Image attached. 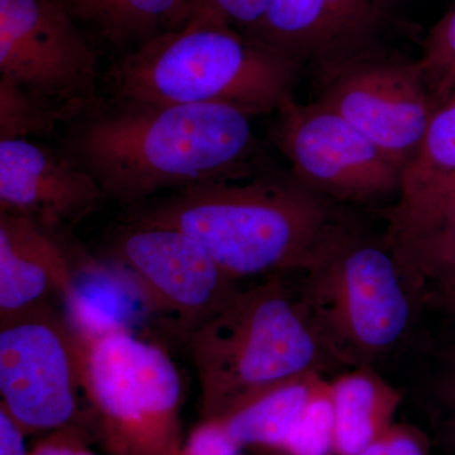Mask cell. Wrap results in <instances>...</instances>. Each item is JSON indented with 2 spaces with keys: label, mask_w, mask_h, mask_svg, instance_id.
Here are the masks:
<instances>
[{
  "label": "cell",
  "mask_w": 455,
  "mask_h": 455,
  "mask_svg": "<svg viewBox=\"0 0 455 455\" xmlns=\"http://www.w3.org/2000/svg\"><path fill=\"white\" fill-rule=\"evenodd\" d=\"M75 455H97V453H94V451L89 448L88 438H85L80 443L79 447H77L76 451H75Z\"/></svg>",
  "instance_id": "cell-29"
},
{
  "label": "cell",
  "mask_w": 455,
  "mask_h": 455,
  "mask_svg": "<svg viewBox=\"0 0 455 455\" xmlns=\"http://www.w3.org/2000/svg\"><path fill=\"white\" fill-rule=\"evenodd\" d=\"M106 199L97 180L68 155L27 139L0 140V212L44 228L75 227Z\"/></svg>",
  "instance_id": "cell-14"
},
{
  "label": "cell",
  "mask_w": 455,
  "mask_h": 455,
  "mask_svg": "<svg viewBox=\"0 0 455 455\" xmlns=\"http://www.w3.org/2000/svg\"><path fill=\"white\" fill-rule=\"evenodd\" d=\"M130 221L119 230L112 256L137 283L152 309L171 317L188 337L238 289L187 233Z\"/></svg>",
  "instance_id": "cell-11"
},
{
  "label": "cell",
  "mask_w": 455,
  "mask_h": 455,
  "mask_svg": "<svg viewBox=\"0 0 455 455\" xmlns=\"http://www.w3.org/2000/svg\"><path fill=\"white\" fill-rule=\"evenodd\" d=\"M295 176L260 170L128 209L130 220L187 233L233 280L302 274L355 221Z\"/></svg>",
  "instance_id": "cell-2"
},
{
  "label": "cell",
  "mask_w": 455,
  "mask_h": 455,
  "mask_svg": "<svg viewBox=\"0 0 455 455\" xmlns=\"http://www.w3.org/2000/svg\"><path fill=\"white\" fill-rule=\"evenodd\" d=\"M75 20L94 27L114 46L142 44L182 28L193 16L191 0H64Z\"/></svg>",
  "instance_id": "cell-19"
},
{
  "label": "cell",
  "mask_w": 455,
  "mask_h": 455,
  "mask_svg": "<svg viewBox=\"0 0 455 455\" xmlns=\"http://www.w3.org/2000/svg\"><path fill=\"white\" fill-rule=\"evenodd\" d=\"M83 390L73 323L51 305L0 320V407L27 435L75 424Z\"/></svg>",
  "instance_id": "cell-7"
},
{
  "label": "cell",
  "mask_w": 455,
  "mask_h": 455,
  "mask_svg": "<svg viewBox=\"0 0 455 455\" xmlns=\"http://www.w3.org/2000/svg\"><path fill=\"white\" fill-rule=\"evenodd\" d=\"M423 49L418 64L438 108L455 92V5L427 33Z\"/></svg>",
  "instance_id": "cell-22"
},
{
  "label": "cell",
  "mask_w": 455,
  "mask_h": 455,
  "mask_svg": "<svg viewBox=\"0 0 455 455\" xmlns=\"http://www.w3.org/2000/svg\"><path fill=\"white\" fill-rule=\"evenodd\" d=\"M281 455H334L333 410L329 390L311 403L283 445Z\"/></svg>",
  "instance_id": "cell-23"
},
{
  "label": "cell",
  "mask_w": 455,
  "mask_h": 455,
  "mask_svg": "<svg viewBox=\"0 0 455 455\" xmlns=\"http://www.w3.org/2000/svg\"><path fill=\"white\" fill-rule=\"evenodd\" d=\"M435 315L411 358L403 394L423 416L433 447L455 455V314Z\"/></svg>",
  "instance_id": "cell-16"
},
{
  "label": "cell",
  "mask_w": 455,
  "mask_h": 455,
  "mask_svg": "<svg viewBox=\"0 0 455 455\" xmlns=\"http://www.w3.org/2000/svg\"><path fill=\"white\" fill-rule=\"evenodd\" d=\"M26 436L22 427L0 407V455L31 454L27 451Z\"/></svg>",
  "instance_id": "cell-28"
},
{
  "label": "cell",
  "mask_w": 455,
  "mask_h": 455,
  "mask_svg": "<svg viewBox=\"0 0 455 455\" xmlns=\"http://www.w3.org/2000/svg\"><path fill=\"white\" fill-rule=\"evenodd\" d=\"M320 333L344 366L383 370L414 357L427 334L423 301L383 235L357 223L296 280Z\"/></svg>",
  "instance_id": "cell-5"
},
{
  "label": "cell",
  "mask_w": 455,
  "mask_h": 455,
  "mask_svg": "<svg viewBox=\"0 0 455 455\" xmlns=\"http://www.w3.org/2000/svg\"><path fill=\"white\" fill-rule=\"evenodd\" d=\"M77 116L76 110L37 97L0 76V140L47 136L59 123Z\"/></svg>",
  "instance_id": "cell-21"
},
{
  "label": "cell",
  "mask_w": 455,
  "mask_h": 455,
  "mask_svg": "<svg viewBox=\"0 0 455 455\" xmlns=\"http://www.w3.org/2000/svg\"><path fill=\"white\" fill-rule=\"evenodd\" d=\"M251 118L232 107L97 99L73 119L66 155L97 180L107 199L132 209L163 190L262 170Z\"/></svg>",
  "instance_id": "cell-1"
},
{
  "label": "cell",
  "mask_w": 455,
  "mask_h": 455,
  "mask_svg": "<svg viewBox=\"0 0 455 455\" xmlns=\"http://www.w3.org/2000/svg\"><path fill=\"white\" fill-rule=\"evenodd\" d=\"M385 239L427 313L455 314V182L385 212Z\"/></svg>",
  "instance_id": "cell-13"
},
{
  "label": "cell",
  "mask_w": 455,
  "mask_h": 455,
  "mask_svg": "<svg viewBox=\"0 0 455 455\" xmlns=\"http://www.w3.org/2000/svg\"><path fill=\"white\" fill-rule=\"evenodd\" d=\"M193 12L220 18L243 29L254 25L267 11L272 0H191Z\"/></svg>",
  "instance_id": "cell-26"
},
{
  "label": "cell",
  "mask_w": 455,
  "mask_h": 455,
  "mask_svg": "<svg viewBox=\"0 0 455 455\" xmlns=\"http://www.w3.org/2000/svg\"><path fill=\"white\" fill-rule=\"evenodd\" d=\"M188 340L202 420H224L307 377L331 379L348 371L320 333L290 274L238 287Z\"/></svg>",
  "instance_id": "cell-3"
},
{
  "label": "cell",
  "mask_w": 455,
  "mask_h": 455,
  "mask_svg": "<svg viewBox=\"0 0 455 455\" xmlns=\"http://www.w3.org/2000/svg\"><path fill=\"white\" fill-rule=\"evenodd\" d=\"M88 434L77 424L51 431L46 438L40 440L29 455H75L77 447Z\"/></svg>",
  "instance_id": "cell-27"
},
{
  "label": "cell",
  "mask_w": 455,
  "mask_h": 455,
  "mask_svg": "<svg viewBox=\"0 0 455 455\" xmlns=\"http://www.w3.org/2000/svg\"><path fill=\"white\" fill-rule=\"evenodd\" d=\"M427 431L407 424H394L357 455H431Z\"/></svg>",
  "instance_id": "cell-24"
},
{
  "label": "cell",
  "mask_w": 455,
  "mask_h": 455,
  "mask_svg": "<svg viewBox=\"0 0 455 455\" xmlns=\"http://www.w3.org/2000/svg\"><path fill=\"white\" fill-rule=\"evenodd\" d=\"M329 383L325 377H307L269 392L220 421L239 447L280 453L311 403L328 392Z\"/></svg>",
  "instance_id": "cell-18"
},
{
  "label": "cell",
  "mask_w": 455,
  "mask_h": 455,
  "mask_svg": "<svg viewBox=\"0 0 455 455\" xmlns=\"http://www.w3.org/2000/svg\"><path fill=\"white\" fill-rule=\"evenodd\" d=\"M272 140L296 180L337 203L371 204L400 193L403 169L331 108L287 99Z\"/></svg>",
  "instance_id": "cell-9"
},
{
  "label": "cell",
  "mask_w": 455,
  "mask_h": 455,
  "mask_svg": "<svg viewBox=\"0 0 455 455\" xmlns=\"http://www.w3.org/2000/svg\"><path fill=\"white\" fill-rule=\"evenodd\" d=\"M300 68L220 18L193 12L176 31L140 44L110 68L113 98L160 106H224L276 113Z\"/></svg>",
  "instance_id": "cell-4"
},
{
  "label": "cell",
  "mask_w": 455,
  "mask_h": 455,
  "mask_svg": "<svg viewBox=\"0 0 455 455\" xmlns=\"http://www.w3.org/2000/svg\"><path fill=\"white\" fill-rule=\"evenodd\" d=\"M403 397L371 368H352L331 379L334 455H357L390 429Z\"/></svg>",
  "instance_id": "cell-17"
},
{
  "label": "cell",
  "mask_w": 455,
  "mask_h": 455,
  "mask_svg": "<svg viewBox=\"0 0 455 455\" xmlns=\"http://www.w3.org/2000/svg\"><path fill=\"white\" fill-rule=\"evenodd\" d=\"M455 182V92L431 116L423 140L401 173L398 196Z\"/></svg>",
  "instance_id": "cell-20"
},
{
  "label": "cell",
  "mask_w": 455,
  "mask_h": 455,
  "mask_svg": "<svg viewBox=\"0 0 455 455\" xmlns=\"http://www.w3.org/2000/svg\"><path fill=\"white\" fill-rule=\"evenodd\" d=\"M401 0H272L244 35L314 70L381 47Z\"/></svg>",
  "instance_id": "cell-12"
},
{
  "label": "cell",
  "mask_w": 455,
  "mask_h": 455,
  "mask_svg": "<svg viewBox=\"0 0 455 455\" xmlns=\"http://www.w3.org/2000/svg\"><path fill=\"white\" fill-rule=\"evenodd\" d=\"M241 449L220 420H202L187 440L167 455H241Z\"/></svg>",
  "instance_id": "cell-25"
},
{
  "label": "cell",
  "mask_w": 455,
  "mask_h": 455,
  "mask_svg": "<svg viewBox=\"0 0 455 455\" xmlns=\"http://www.w3.org/2000/svg\"><path fill=\"white\" fill-rule=\"evenodd\" d=\"M315 73L316 101L340 114L403 169L436 109L418 60L381 46Z\"/></svg>",
  "instance_id": "cell-8"
},
{
  "label": "cell",
  "mask_w": 455,
  "mask_h": 455,
  "mask_svg": "<svg viewBox=\"0 0 455 455\" xmlns=\"http://www.w3.org/2000/svg\"><path fill=\"white\" fill-rule=\"evenodd\" d=\"M47 228L25 215L0 212V320L50 305L75 301L70 263Z\"/></svg>",
  "instance_id": "cell-15"
},
{
  "label": "cell",
  "mask_w": 455,
  "mask_h": 455,
  "mask_svg": "<svg viewBox=\"0 0 455 455\" xmlns=\"http://www.w3.org/2000/svg\"><path fill=\"white\" fill-rule=\"evenodd\" d=\"M83 390L112 455H167L182 443L181 376L160 347L116 324H74Z\"/></svg>",
  "instance_id": "cell-6"
},
{
  "label": "cell",
  "mask_w": 455,
  "mask_h": 455,
  "mask_svg": "<svg viewBox=\"0 0 455 455\" xmlns=\"http://www.w3.org/2000/svg\"><path fill=\"white\" fill-rule=\"evenodd\" d=\"M97 65L64 0H0V76L82 114L97 100Z\"/></svg>",
  "instance_id": "cell-10"
}]
</instances>
